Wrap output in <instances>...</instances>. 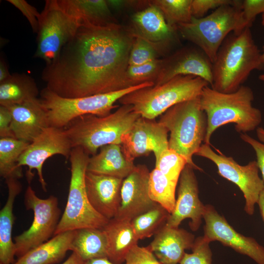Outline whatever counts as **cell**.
Returning <instances> with one entry per match:
<instances>
[{
  "instance_id": "cell-1",
  "label": "cell",
  "mask_w": 264,
  "mask_h": 264,
  "mask_svg": "<svg viewBox=\"0 0 264 264\" xmlns=\"http://www.w3.org/2000/svg\"><path fill=\"white\" fill-rule=\"evenodd\" d=\"M133 33L115 22L81 25L41 77L64 98L107 93L131 87L126 78Z\"/></svg>"
},
{
  "instance_id": "cell-2",
  "label": "cell",
  "mask_w": 264,
  "mask_h": 264,
  "mask_svg": "<svg viewBox=\"0 0 264 264\" xmlns=\"http://www.w3.org/2000/svg\"><path fill=\"white\" fill-rule=\"evenodd\" d=\"M261 51L250 28L229 34L221 44L212 63L211 88L220 92L237 90L254 70H264Z\"/></svg>"
},
{
  "instance_id": "cell-3",
  "label": "cell",
  "mask_w": 264,
  "mask_h": 264,
  "mask_svg": "<svg viewBox=\"0 0 264 264\" xmlns=\"http://www.w3.org/2000/svg\"><path fill=\"white\" fill-rule=\"evenodd\" d=\"M254 93L242 86L232 93L218 91L209 86L200 95V105L207 116V128L204 143L210 145L214 132L226 124L233 123L236 131L246 133L258 128L262 121L261 110L252 106Z\"/></svg>"
},
{
  "instance_id": "cell-4",
  "label": "cell",
  "mask_w": 264,
  "mask_h": 264,
  "mask_svg": "<svg viewBox=\"0 0 264 264\" xmlns=\"http://www.w3.org/2000/svg\"><path fill=\"white\" fill-rule=\"evenodd\" d=\"M141 116L129 105H122L114 112L104 116L88 114L71 121L64 130L72 148L80 147L88 155L111 144H121L122 137Z\"/></svg>"
},
{
  "instance_id": "cell-5",
  "label": "cell",
  "mask_w": 264,
  "mask_h": 264,
  "mask_svg": "<svg viewBox=\"0 0 264 264\" xmlns=\"http://www.w3.org/2000/svg\"><path fill=\"white\" fill-rule=\"evenodd\" d=\"M158 122L170 132L169 148L182 156L195 170H202L192 159L207 132V116L201 107L200 96L172 107Z\"/></svg>"
},
{
  "instance_id": "cell-6",
  "label": "cell",
  "mask_w": 264,
  "mask_h": 264,
  "mask_svg": "<svg viewBox=\"0 0 264 264\" xmlns=\"http://www.w3.org/2000/svg\"><path fill=\"white\" fill-rule=\"evenodd\" d=\"M209 85L199 77L179 75L164 84L135 90L118 101L131 105L141 117L155 119L172 107L200 96Z\"/></svg>"
},
{
  "instance_id": "cell-7",
  "label": "cell",
  "mask_w": 264,
  "mask_h": 264,
  "mask_svg": "<svg viewBox=\"0 0 264 264\" xmlns=\"http://www.w3.org/2000/svg\"><path fill=\"white\" fill-rule=\"evenodd\" d=\"M242 0H234L202 18H192L191 22L176 26L177 31L207 56L213 63L227 36L241 33L245 28L242 13Z\"/></svg>"
},
{
  "instance_id": "cell-8",
  "label": "cell",
  "mask_w": 264,
  "mask_h": 264,
  "mask_svg": "<svg viewBox=\"0 0 264 264\" xmlns=\"http://www.w3.org/2000/svg\"><path fill=\"white\" fill-rule=\"evenodd\" d=\"M148 82L112 92L78 98H64L46 87L40 92V100L47 111L49 126L64 129L74 119L88 114L104 116L116 107L115 103L135 90L151 87Z\"/></svg>"
},
{
  "instance_id": "cell-9",
  "label": "cell",
  "mask_w": 264,
  "mask_h": 264,
  "mask_svg": "<svg viewBox=\"0 0 264 264\" xmlns=\"http://www.w3.org/2000/svg\"><path fill=\"white\" fill-rule=\"evenodd\" d=\"M90 157L82 148L72 149L71 177L66 204L54 236L83 228H103L110 220L97 212L87 196L85 175Z\"/></svg>"
},
{
  "instance_id": "cell-10",
  "label": "cell",
  "mask_w": 264,
  "mask_h": 264,
  "mask_svg": "<svg viewBox=\"0 0 264 264\" xmlns=\"http://www.w3.org/2000/svg\"><path fill=\"white\" fill-rule=\"evenodd\" d=\"M80 26L78 20L60 8L56 0H46L39 19L34 57L44 61L45 65L50 64Z\"/></svg>"
},
{
  "instance_id": "cell-11",
  "label": "cell",
  "mask_w": 264,
  "mask_h": 264,
  "mask_svg": "<svg viewBox=\"0 0 264 264\" xmlns=\"http://www.w3.org/2000/svg\"><path fill=\"white\" fill-rule=\"evenodd\" d=\"M24 201L26 209L33 211L34 219L29 229L14 239L18 259L54 236L61 219L58 200L54 196L41 198L29 185Z\"/></svg>"
},
{
  "instance_id": "cell-12",
  "label": "cell",
  "mask_w": 264,
  "mask_h": 264,
  "mask_svg": "<svg viewBox=\"0 0 264 264\" xmlns=\"http://www.w3.org/2000/svg\"><path fill=\"white\" fill-rule=\"evenodd\" d=\"M195 155L212 161L221 176L240 188L245 198V212L249 215H253L260 195L264 189V181L259 175V169L256 161L241 165L232 157L217 154L209 145L204 143Z\"/></svg>"
},
{
  "instance_id": "cell-13",
  "label": "cell",
  "mask_w": 264,
  "mask_h": 264,
  "mask_svg": "<svg viewBox=\"0 0 264 264\" xmlns=\"http://www.w3.org/2000/svg\"><path fill=\"white\" fill-rule=\"evenodd\" d=\"M72 147L64 129L48 127L31 143L20 156L17 166H26L27 180L32 179L33 169L36 170L42 188L46 192V183L43 174V166L50 157L59 154L69 159Z\"/></svg>"
},
{
  "instance_id": "cell-14",
  "label": "cell",
  "mask_w": 264,
  "mask_h": 264,
  "mask_svg": "<svg viewBox=\"0 0 264 264\" xmlns=\"http://www.w3.org/2000/svg\"><path fill=\"white\" fill-rule=\"evenodd\" d=\"M203 236L210 242L217 241L247 256L257 264H264V247L252 237L238 233L212 205H205Z\"/></svg>"
},
{
  "instance_id": "cell-15",
  "label": "cell",
  "mask_w": 264,
  "mask_h": 264,
  "mask_svg": "<svg viewBox=\"0 0 264 264\" xmlns=\"http://www.w3.org/2000/svg\"><path fill=\"white\" fill-rule=\"evenodd\" d=\"M168 131L158 121L140 116L122 138L121 146L130 160L153 152L155 159L169 149Z\"/></svg>"
},
{
  "instance_id": "cell-16",
  "label": "cell",
  "mask_w": 264,
  "mask_h": 264,
  "mask_svg": "<svg viewBox=\"0 0 264 264\" xmlns=\"http://www.w3.org/2000/svg\"><path fill=\"white\" fill-rule=\"evenodd\" d=\"M194 170L192 166L186 164L180 174L177 197L174 210L167 219V226L178 227L183 220L189 219V227L192 231H197L200 226L205 205L199 198L198 182Z\"/></svg>"
},
{
  "instance_id": "cell-17",
  "label": "cell",
  "mask_w": 264,
  "mask_h": 264,
  "mask_svg": "<svg viewBox=\"0 0 264 264\" xmlns=\"http://www.w3.org/2000/svg\"><path fill=\"white\" fill-rule=\"evenodd\" d=\"M212 63L198 47L180 48L162 60L154 85L164 84L179 75L199 77L209 85L213 83Z\"/></svg>"
},
{
  "instance_id": "cell-18",
  "label": "cell",
  "mask_w": 264,
  "mask_h": 264,
  "mask_svg": "<svg viewBox=\"0 0 264 264\" xmlns=\"http://www.w3.org/2000/svg\"><path fill=\"white\" fill-rule=\"evenodd\" d=\"M150 173L145 165L138 164L123 179L120 204L114 218L131 221L156 204L151 199L149 194Z\"/></svg>"
},
{
  "instance_id": "cell-19",
  "label": "cell",
  "mask_w": 264,
  "mask_h": 264,
  "mask_svg": "<svg viewBox=\"0 0 264 264\" xmlns=\"http://www.w3.org/2000/svg\"><path fill=\"white\" fill-rule=\"evenodd\" d=\"M123 181L113 176L86 172L85 184L88 200L97 212L108 220L117 214Z\"/></svg>"
},
{
  "instance_id": "cell-20",
  "label": "cell",
  "mask_w": 264,
  "mask_h": 264,
  "mask_svg": "<svg viewBox=\"0 0 264 264\" xmlns=\"http://www.w3.org/2000/svg\"><path fill=\"white\" fill-rule=\"evenodd\" d=\"M6 107L12 115L11 129L16 139L31 143L49 127L46 110L40 98Z\"/></svg>"
},
{
  "instance_id": "cell-21",
  "label": "cell",
  "mask_w": 264,
  "mask_h": 264,
  "mask_svg": "<svg viewBox=\"0 0 264 264\" xmlns=\"http://www.w3.org/2000/svg\"><path fill=\"white\" fill-rule=\"evenodd\" d=\"M195 236L184 229L164 225L149 245L161 264H179L186 249H191Z\"/></svg>"
},
{
  "instance_id": "cell-22",
  "label": "cell",
  "mask_w": 264,
  "mask_h": 264,
  "mask_svg": "<svg viewBox=\"0 0 264 264\" xmlns=\"http://www.w3.org/2000/svg\"><path fill=\"white\" fill-rule=\"evenodd\" d=\"M132 20L135 29L133 33L154 45L158 44L168 45L176 41V27L169 25L160 10L152 3L135 13Z\"/></svg>"
},
{
  "instance_id": "cell-23",
  "label": "cell",
  "mask_w": 264,
  "mask_h": 264,
  "mask_svg": "<svg viewBox=\"0 0 264 264\" xmlns=\"http://www.w3.org/2000/svg\"><path fill=\"white\" fill-rule=\"evenodd\" d=\"M135 165L124 154L121 144L102 147L100 152L89 158L87 171L124 179Z\"/></svg>"
},
{
  "instance_id": "cell-24",
  "label": "cell",
  "mask_w": 264,
  "mask_h": 264,
  "mask_svg": "<svg viewBox=\"0 0 264 264\" xmlns=\"http://www.w3.org/2000/svg\"><path fill=\"white\" fill-rule=\"evenodd\" d=\"M102 229L107 241V258L115 264L125 263L127 255L139 240L131 221L113 218Z\"/></svg>"
},
{
  "instance_id": "cell-25",
  "label": "cell",
  "mask_w": 264,
  "mask_h": 264,
  "mask_svg": "<svg viewBox=\"0 0 264 264\" xmlns=\"http://www.w3.org/2000/svg\"><path fill=\"white\" fill-rule=\"evenodd\" d=\"M60 8L81 25L105 26L114 23L105 0H56Z\"/></svg>"
},
{
  "instance_id": "cell-26",
  "label": "cell",
  "mask_w": 264,
  "mask_h": 264,
  "mask_svg": "<svg viewBox=\"0 0 264 264\" xmlns=\"http://www.w3.org/2000/svg\"><path fill=\"white\" fill-rule=\"evenodd\" d=\"M8 195L7 201L0 211V264H13L16 254L12 230L14 222L13 205L16 197L22 191V186L18 179H5Z\"/></svg>"
},
{
  "instance_id": "cell-27",
  "label": "cell",
  "mask_w": 264,
  "mask_h": 264,
  "mask_svg": "<svg viewBox=\"0 0 264 264\" xmlns=\"http://www.w3.org/2000/svg\"><path fill=\"white\" fill-rule=\"evenodd\" d=\"M75 230L62 232L27 252L13 264H55L70 250Z\"/></svg>"
},
{
  "instance_id": "cell-28",
  "label": "cell",
  "mask_w": 264,
  "mask_h": 264,
  "mask_svg": "<svg viewBox=\"0 0 264 264\" xmlns=\"http://www.w3.org/2000/svg\"><path fill=\"white\" fill-rule=\"evenodd\" d=\"M39 91L34 79L25 73H15L0 83V106L7 107L38 98Z\"/></svg>"
},
{
  "instance_id": "cell-29",
  "label": "cell",
  "mask_w": 264,
  "mask_h": 264,
  "mask_svg": "<svg viewBox=\"0 0 264 264\" xmlns=\"http://www.w3.org/2000/svg\"><path fill=\"white\" fill-rule=\"evenodd\" d=\"M70 250L84 262L107 258V241L103 229L83 228L75 230Z\"/></svg>"
},
{
  "instance_id": "cell-30",
  "label": "cell",
  "mask_w": 264,
  "mask_h": 264,
  "mask_svg": "<svg viewBox=\"0 0 264 264\" xmlns=\"http://www.w3.org/2000/svg\"><path fill=\"white\" fill-rule=\"evenodd\" d=\"M30 143L15 138H0V175L5 179H19L23 176L22 168L17 166L18 160Z\"/></svg>"
},
{
  "instance_id": "cell-31",
  "label": "cell",
  "mask_w": 264,
  "mask_h": 264,
  "mask_svg": "<svg viewBox=\"0 0 264 264\" xmlns=\"http://www.w3.org/2000/svg\"><path fill=\"white\" fill-rule=\"evenodd\" d=\"M177 183L154 168L150 173L149 194L151 199L159 204L171 214L174 210Z\"/></svg>"
},
{
  "instance_id": "cell-32",
  "label": "cell",
  "mask_w": 264,
  "mask_h": 264,
  "mask_svg": "<svg viewBox=\"0 0 264 264\" xmlns=\"http://www.w3.org/2000/svg\"><path fill=\"white\" fill-rule=\"evenodd\" d=\"M170 213L157 203L151 209L131 220L132 227L138 240L154 235L166 223Z\"/></svg>"
},
{
  "instance_id": "cell-33",
  "label": "cell",
  "mask_w": 264,
  "mask_h": 264,
  "mask_svg": "<svg viewBox=\"0 0 264 264\" xmlns=\"http://www.w3.org/2000/svg\"><path fill=\"white\" fill-rule=\"evenodd\" d=\"M192 0H155L151 3L162 12L167 22L171 26L176 27L180 24L191 22Z\"/></svg>"
},
{
  "instance_id": "cell-34",
  "label": "cell",
  "mask_w": 264,
  "mask_h": 264,
  "mask_svg": "<svg viewBox=\"0 0 264 264\" xmlns=\"http://www.w3.org/2000/svg\"><path fill=\"white\" fill-rule=\"evenodd\" d=\"M186 164L187 161L182 156L169 148L155 159V168L170 180L177 183Z\"/></svg>"
},
{
  "instance_id": "cell-35",
  "label": "cell",
  "mask_w": 264,
  "mask_h": 264,
  "mask_svg": "<svg viewBox=\"0 0 264 264\" xmlns=\"http://www.w3.org/2000/svg\"><path fill=\"white\" fill-rule=\"evenodd\" d=\"M162 60L156 59L147 63L129 66L127 72V80L130 86L138 85L148 82L154 83L162 66Z\"/></svg>"
},
{
  "instance_id": "cell-36",
  "label": "cell",
  "mask_w": 264,
  "mask_h": 264,
  "mask_svg": "<svg viewBox=\"0 0 264 264\" xmlns=\"http://www.w3.org/2000/svg\"><path fill=\"white\" fill-rule=\"evenodd\" d=\"M134 35L129 66L140 65L156 59L157 53L155 45L140 36Z\"/></svg>"
},
{
  "instance_id": "cell-37",
  "label": "cell",
  "mask_w": 264,
  "mask_h": 264,
  "mask_svg": "<svg viewBox=\"0 0 264 264\" xmlns=\"http://www.w3.org/2000/svg\"><path fill=\"white\" fill-rule=\"evenodd\" d=\"M210 243L203 236L196 238L192 253H185L179 264H212Z\"/></svg>"
},
{
  "instance_id": "cell-38",
  "label": "cell",
  "mask_w": 264,
  "mask_h": 264,
  "mask_svg": "<svg viewBox=\"0 0 264 264\" xmlns=\"http://www.w3.org/2000/svg\"><path fill=\"white\" fill-rule=\"evenodd\" d=\"M125 264H161L149 246H134L126 256Z\"/></svg>"
},
{
  "instance_id": "cell-39",
  "label": "cell",
  "mask_w": 264,
  "mask_h": 264,
  "mask_svg": "<svg viewBox=\"0 0 264 264\" xmlns=\"http://www.w3.org/2000/svg\"><path fill=\"white\" fill-rule=\"evenodd\" d=\"M19 10L28 21L34 33H37L41 13L25 0H7Z\"/></svg>"
},
{
  "instance_id": "cell-40",
  "label": "cell",
  "mask_w": 264,
  "mask_h": 264,
  "mask_svg": "<svg viewBox=\"0 0 264 264\" xmlns=\"http://www.w3.org/2000/svg\"><path fill=\"white\" fill-rule=\"evenodd\" d=\"M242 13L245 28L252 26L256 16L264 13V0H244Z\"/></svg>"
},
{
  "instance_id": "cell-41",
  "label": "cell",
  "mask_w": 264,
  "mask_h": 264,
  "mask_svg": "<svg viewBox=\"0 0 264 264\" xmlns=\"http://www.w3.org/2000/svg\"><path fill=\"white\" fill-rule=\"evenodd\" d=\"M234 0H192V14L193 17L200 18L211 9H216L225 4H232Z\"/></svg>"
},
{
  "instance_id": "cell-42",
  "label": "cell",
  "mask_w": 264,
  "mask_h": 264,
  "mask_svg": "<svg viewBox=\"0 0 264 264\" xmlns=\"http://www.w3.org/2000/svg\"><path fill=\"white\" fill-rule=\"evenodd\" d=\"M240 137L242 140L250 145L254 150L257 158L256 162L264 181V143L246 133H241Z\"/></svg>"
},
{
  "instance_id": "cell-43",
  "label": "cell",
  "mask_w": 264,
  "mask_h": 264,
  "mask_svg": "<svg viewBox=\"0 0 264 264\" xmlns=\"http://www.w3.org/2000/svg\"><path fill=\"white\" fill-rule=\"evenodd\" d=\"M12 115L9 110L0 106V137L15 138L11 130Z\"/></svg>"
},
{
  "instance_id": "cell-44",
  "label": "cell",
  "mask_w": 264,
  "mask_h": 264,
  "mask_svg": "<svg viewBox=\"0 0 264 264\" xmlns=\"http://www.w3.org/2000/svg\"><path fill=\"white\" fill-rule=\"evenodd\" d=\"M11 75L5 60L1 57L0 59V83L7 79Z\"/></svg>"
},
{
  "instance_id": "cell-45",
  "label": "cell",
  "mask_w": 264,
  "mask_h": 264,
  "mask_svg": "<svg viewBox=\"0 0 264 264\" xmlns=\"http://www.w3.org/2000/svg\"><path fill=\"white\" fill-rule=\"evenodd\" d=\"M62 264H84V262L76 253L73 252Z\"/></svg>"
},
{
  "instance_id": "cell-46",
  "label": "cell",
  "mask_w": 264,
  "mask_h": 264,
  "mask_svg": "<svg viewBox=\"0 0 264 264\" xmlns=\"http://www.w3.org/2000/svg\"><path fill=\"white\" fill-rule=\"evenodd\" d=\"M84 264H115L111 262L108 258L93 259L84 262Z\"/></svg>"
},
{
  "instance_id": "cell-47",
  "label": "cell",
  "mask_w": 264,
  "mask_h": 264,
  "mask_svg": "<svg viewBox=\"0 0 264 264\" xmlns=\"http://www.w3.org/2000/svg\"><path fill=\"white\" fill-rule=\"evenodd\" d=\"M257 204L259 207L261 215L264 222V189L260 195Z\"/></svg>"
},
{
  "instance_id": "cell-48",
  "label": "cell",
  "mask_w": 264,
  "mask_h": 264,
  "mask_svg": "<svg viewBox=\"0 0 264 264\" xmlns=\"http://www.w3.org/2000/svg\"><path fill=\"white\" fill-rule=\"evenodd\" d=\"M256 134L259 141L264 143V129L262 127L257 128Z\"/></svg>"
},
{
  "instance_id": "cell-49",
  "label": "cell",
  "mask_w": 264,
  "mask_h": 264,
  "mask_svg": "<svg viewBox=\"0 0 264 264\" xmlns=\"http://www.w3.org/2000/svg\"><path fill=\"white\" fill-rule=\"evenodd\" d=\"M261 61L263 65H264V45L263 46V53L261 54Z\"/></svg>"
},
{
  "instance_id": "cell-50",
  "label": "cell",
  "mask_w": 264,
  "mask_h": 264,
  "mask_svg": "<svg viewBox=\"0 0 264 264\" xmlns=\"http://www.w3.org/2000/svg\"><path fill=\"white\" fill-rule=\"evenodd\" d=\"M262 24L264 26V13L262 15Z\"/></svg>"
},
{
  "instance_id": "cell-51",
  "label": "cell",
  "mask_w": 264,
  "mask_h": 264,
  "mask_svg": "<svg viewBox=\"0 0 264 264\" xmlns=\"http://www.w3.org/2000/svg\"><path fill=\"white\" fill-rule=\"evenodd\" d=\"M259 79L264 82V74L260 75L259 76Z\"/></svg>"
}]
</instances>
